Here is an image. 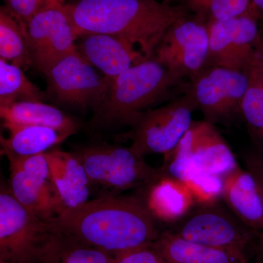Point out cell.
I'll return each instance as SVG.
<instances>
[{
  "label": "cell",
  "instance_id": "cell-21",
  "mask_svg": "<svg viewBox=\"0 0 263 263\" xmlns=\"http://www.w3.org/2000/svg\"><path fill=\"white\" fill-rule=\"evenodd\" d=\"M3 123L44 126L61 131L69 136L81 129V124L60 109L44 102L24 101L0 106Z\"/></svg>",
  "mask_w": 263,
  "mask_h": 263
},
{
  "label": "cell",
  "instance_id": "cell-15",
  "mask_svg": "<svg viewBox=\"0 0 263 263\" xmlns=\"http://www.w3.org/2000/svg\"><path fill=\"white\" fill-rule=\"evenodd\" d=\"M79 38L78 51L103 72L109 84L132 66L146 60L130 44L116 36L87 33Z\"/></svg>",
  "mask_w": 263,
  "mask_h": 263
},
{
  "label": "cell",
  "instance_id": "cell-10",
  "mask_svg": "<svg viewBox=\"0 0 263 263\" xmlns=\"http://www.w3.org/2000/svg\"><path fill=\"white\" fill-rule=\"evenodd\" d=\"M247 84L246 72L206 66L191 79L186 92L205 120L214 124L240 114Z\"/></svg>",
  "mask_w": 263,
  "mask_h": 263
},
{
  "label": "cell",
  "instance_id": "cell-11",
  "mask_svg": "<svg viewBox=\"0 0 263 263\" xmlns=\"http://www.w3.org/2000/svg\"><path fill=\"white\" fill-rule=\"evenodd\" d=\"M207 25L209 51L206 66L245 72L260 37L259 18L253 8L240 16L208 21Z\"/></svg>",
  "mask_w": 263,
  "mask_h": 263
},
{
  "label": "cell",
  "instance_id": "cell-20",
  "mask_svg": "<svg viewBox=\"0 0 263 263\" xmlns=\"http://www.w3.org/2000/svg\"><path fill=\"white\" fill-rule=\"evenodd\" d=\"M8 138L0 137L1 155L29 157L49 152L68 138V135L53 128L30 124L3 123Z\"/></svg>",
  "mask_w": 263,
  "mask_h": 263
},
{
  "label": "cell",
  "instance_id": "cell-7",
  "mask_svg": "<svg viewBox=\"0 0 263 263\" xmlns=\"http://www.w3.org/2000/svg\"><path fill=\"white\" fill-rule=\"evenodd\" d=\"M6 157L10 168L8 187L21 204L46 222L65 212L46 153Z\"/></svg>",
  "mask_w": 263,
  "mask_h": 263
},
{
  "label": "cell",
  "instance_id": "cell-30",
  "mask_svg": "<svg viewBox=\"0 0 263 263\" xmlns=\"http://www.w3.org/2000/svg\"><path fill=\"white\" fill-rule=\"evenodd\" d=\"M117 263H167L152 247L135 249L117 256Z\"/></svg>",
  "mask_w": 263,
  "mask_h": 263
},
{
  "label": "cell",
  "instance_id": "cell-36",
  "mask_svg": "<svg viewBox=\"0 0 263 263\" xmlns=\"http://www.w3.org/2000/svg\"><path fill=\"white\" fill-rule=\"evenodd\" d=\"M0 263H9V262H5V261L3 260V259H0Z\"/></svg>",
  "mask_w": 263,
  "mask_h": 263
},
{
  "label": "cell",
  "instance_id": "cell-8",
  "mask_svg": "<svg viewBox=\"0 0 263 263\" xmlns=\"http://www.w3.org/2000/svg\"><path fill=\"white\" fill-rule=\"evenodd\" d=\"M51 230L13 196L8 185L0 190V259L9 263H37L38 249Z\"/></svg>",
  "mask_w": 263,
  "mask_h": 263
},
{
  "label": "cell",
  "instance_id": "cell-9",
  "mask_svg": "<svg viewBox=\"0 0 263 263\" xmlns=\"http://www.w3.org/2000/svg\"><path fill=\"white\" fill-rule=\"evenodd\" d=\"M48 93L61 105L96 111L108 95L110 84L78 50L64 57L44 74Z\"/></svg>",
  "mask_w": 263,
  "mask_h": 263
},
{
  "label": "cell",
  "instance_id": "cell-22",
  "mask_svg": "<svg viewBox=\"0 0 263 263\" xmlns=\"http://www.w3.org/2000/svg\"><path fill=\"white\" fill-rule=\"evenodd\" d=\"M245 72L248 84L240 115L256 148L263 151V46L260 37Z\"/></svg>",
  "mask_w": 263,
  "mask_h": 263
},
{
  "label": "cell",
  "instance_id": "cell-28",
  "mask_svg": "<svg viewBox=\"0 0 263 263\" xmlns=\"http://www.w3.org/2000/svg\"><path fill=\"white\" fill-rule=\"evenodd\" d=\"M5 7L22 23L27 25L33 16L45 8L56 6L52 0H3Z\"/></svg>",
  "mask_w": 263,
  "mask_h": 263
},
{
  "label": "cell",
  "instance_id": "cell-35",
  "mask_svg": "<svg viewBox=\"0 0 263 263\" xmlns=\"http://www.w3.org/2000/svg\"><path fill=\"white\" fill-rule=\"evenodd\" d=\"M254 263H263V262H262V261L259 260V259L258 258H257V259H256L255 262H254Z\"/></svg>",
  "mask_w": 263,
  "mask_h": 263
},
{
  "label": "cell",
  "instance_id": "cell-19",
  "mask_svg": "<svg viewBox=\"0 0 263 263\" xmlns=\"http://www.w3.org/2000/svg\"><path fill=\"white\" fill-rule=\"evenodd\" d=\"M143 200L156 219L176 222L186 215L195 202L191 191L184 183L163 177L151 183Z\"/></svg>",
  "mask_w": 263,
  "mask_h": 263
},
{
  "label": "cell",
  "instance_id": "cell-24",
  "mask_svg": "<svg viewBox=\"0 0 263 263\" xmlns=\"http://www.w3.org/2000/svg\"><path fill=\"white\" fill-rule=\"evenodd\" d=\"M0 59L22 69L32 66L27 25L5 6L0 8Z\"/></svg>",
  "mask_w": 263,
  "mask_h": 263
},
{
  "label": "cell",
  "instance_id": "cell-17",
  "mask_svg": "<svg viewBox=\"0 0 263 263\" xmlns=\"http://www.w3.org/2000/svg\"><path fill=\"white\" fill-rule=\"evenodd\" d=\"M221 198L230 212L257 235L263 232V208L252 175L239 165L224 176Z\"/></svg>",
  "mask_w": 263,
  "mask_h": 263
},
{
  "label": "cell",
  "instance_id": "cell-6",
  "mask_svg": "<svg viewBox=\"0 0 263 263\" xmlns=\"http://www.w3.org/2000/svg\"><path fill=\"white\" fill-rule=\"evenodd\" d=\"M196 105L187 92L165 105L152 108L140 116L124 137L138 157L160 154L164 157L179 144L193 124Z\"/></svg>",
  "mask_w": 263,
  "mask_h": 263
},
{
  "label": "cell",
  "instance_id": "cell-5",
  "mask_svg": "<svg viewBox=\"0 0 263 263\" xmlns=\"http://www.w3.org/2000/svg\"><path fill=\"white\" fill-rule=\"evenodd\" d=\"M216 202L193 206L170 232L192 243L226 251L249 262L248 252L258 235Z\"/></svg>",
  "mask_w": 263,
  "mask_h": 263
},
{
  "label": "cell",
  "instance_id": "cell-3",
  "mask_svg": "<svg viewBox=\"0 0 263 263\" xmlns=\"http://www.w3.org/2000/svg\"><path fill=\"white\" fill-rule=\"evenodd\" d=\"M181 81L154 58L132 66L110 83L107 98L94 112L90 128L131 127L142 114L167 98Z\"/></svg>",
  "mask_w": 263,
  "mask_h": 263
},
{
  "label": "cell",
  "instance_id": "cell-33",
  "mask_svg": "<svg viewBox=\"0 0 263 263\" xmlns=\"http://www.w3.org/2000/svg\"><path fill=\"white\" fill-rule=\"evenodd\" d=\"M259 36L263 46V22H259Z\"/></svg>",
  "mask_w": 263,
  "mask_h": 263
},
{
  "label": "cell",
  "instance_id": "cell-29",
  "mask_svg": "<svg viewBox=\"0 0 263 263\" xmlns=\"http://www.w3.org/2000/svg\"><path fill=\"white\" fill-rule=\"evenodd\" d=\"M245 169L252 175L258 188L263 208V151L255 148L243 156Z\"/></svg>",
  "mask_w": 263,
  "mask_h": 263
},
{
  "label": "cell",
  "instance_id": "cell-37",
  "mask_svg": "<svg viewBox=\"0 0 263 263\" xmlns=\"http://www.w3.org/2000/svg\"><path fill=\"white\" fill-rule=\"evenodd\" d=\"M189 1V0H187V2Z\"/></svg>",
  "mask_w": 263,
  "mask_h": 263
},
{
  "label": "cell",
  "instance_id": "cell-13",
  "mask_svg": "<svg viewBox=\"0 0 263 263\" xmlns=\"http://www.w3.org/2000/svg\"><path fill=\"white\" fill-rule=\"evenodd\" d=\"M27 34L32 66L43 74L77 50L79 37L64 5L48 7L33 16Z\"/></svg>",
  "mask_w": 263,
  "mask_h": 263
},
{
  "label": "cell",
  "instance_id": "cell-23",
  "mask_svg": "<svg viewBox=\"0 0 263 263\" xmlns=\"http://www.w3.org/2000/svg\"><path fill=\"white\" fill-rule=\"evenodd\" d=\"M151 247L167 263H249L226 251L192 243L170 231L161 233Z\"/></svg>",
  "mask_w": 263,
  "mask_h": 263
},
{
  "label": "cell",
  "instance_id": "cell-32",
  "mask_svg": "<svg viewBox=\"0 0 263 263\" xmlns=\"http://www.w3.org/2000/svg\"><path fill=\"white\" fill-rule=\"evenodd\" d=\"M257 257L263 262V232L258 235L257 245H256Z\"/></svg>",
  "mask_w": 263,
  "mask_h": 263
},
{
  "label": "cell",
  "instance_id": "cell-27",
  "mask_svg": "<svg viewBox=\"0 0 263 263\" xmlns=\"http://www.w3.org/2000/svg\"><path fill=\"white\" fill-rule=\"evenodd\" d=\"M224 178L200 172L190 180L186 186L197 204L212 203L221 197Z\"/></svg>",
  "mask_w": 263,
  "mask_h": 263
},
{
  "label": "cell",
  "instance_id": "cell-1",
  "mask_svg": "<svg viewBox=\"0 0 263 263\" xmlns=\"http://www.w3.org/2000/svg\"><path fill=\"white\" fill-rule=\"evenodd\" d=\"M53 229L116 257L151 247L161 233L143 198L116 196L92 199L49 221Z\"/></svg>",
  "mask_w": 263,
  "mask_h": 263
},
{
  "label": "cell",
  "instance_id": "cell-31",
  "mask_svg": "<svg viewBox=\"0 0 263 263\" xmlns=\"http://www.w3.org/2000/svg\"><path fill=\"white\" fill-rule=\"evenodd\" d=\"M252 7L258 15L259 22H263V0H251Z\"/></svg>",
  "mask_w": 263,
  "mask_h": 263
},
{
  "label": "cell",
  "instance_id": "cell-25",
  "mask_svg": "<svg viewBox=\"0 0 263 263\" xmlns=\"http://www.w3.org/2000/svg\"><path fill=\"white\" fill-rule=\"evenodd\" d=\"M46 99V94L27 79L21 67L0 59V106Z\"/></svg>",
  "mask_w": 263,
  "mask_h": 263
},
{
  "label": "cell",
  "instance_id": "cell-4",
  "mask_svg": "<svg viewBox=\"0 0 263 263\" xmlns=\"http://www.w3.org/2000/svg\"><path fill=\"white\" fill-rule=\"evenodd\" d=\"M72 152L87 173L95 198L119 196L122 192L146 187L163 177L160 167L151 166L130 147L103 142L79 146Z\"/></svg>",
  "mask_w": 263,
  "mask_h": 263
},
{
  "label": "cell",
  "instance_id": "cell-34",
  "mask_svg": "<svg viewBox=\"0 0 263 263\" xmlns=\"http://www.w3.org/2000/svg\"><path fill=\"white\" fill-rule=\"evenodd\" d=\"M53 4L54 5H65V0H52Z\"/></svg>",
  "mask_w": 263,
  "mask_h": 263
},
{
  "label": "cell",
  "instance_id": "cell-12",
  "mask_svg": "<svg viewBox=\"0 0 263 263\" xmlns=\"http://www.w3.org/2000/svg\"><path fill=\"white\" fill-rule=\"evenodd\" d=\"M209 51L207 23L189 16L167 31L153 58L180 80L192 79L205 68Z\"/></svg>",
  "mask_w": 263,
  "mask_h": 263
},
{
  "label": "cell",
  "instance_id": "cell-26",
  "mask_svg": "<svg viewBox=\"0 0 263 263\" xmlns=\"http://www.w3.org/2000/svg\"><path fill=\"white\" fill-rule=\"evenodd\" d=\"M190 8L209 20L222 21L248 13L251 0H189Z\"/></svg>",
  "mask_w": 263,
  "mask_h": 263
},
{
  "label": "cell",
  "instance_id": "cell-16",
  "mask_svg": "<svg viewBox=\"0 0 263 263\" xmlns=\"http://www.w3.org/2000/svg\"><path fill=\"white\" fill-rule=\"evenodd\" d=\"M46 155L65 212L89 201L92 195L91 184L79 157L72 152L56 148L46 152Z\"/></svg>",
  "mask_w": 263,
  "mask_h": 263
},
{
  "label": "cell",
  "instance_id": "cell-2",
  "mask_svg": "<svg viewBox=\"0 0 263 263\" xmlns=\"http://www.w3.org/2000/svg\"><path fill=\"white\" fill-rule=\"evenodd\" d=\"M64 9L78 37L87 33L116 36L138 47L146 60L153 58L174 24L190 16L187 7L157 0H76Z\"/></svg>",
  "mask_w": 263,
  "mask_h": 263
},
{
  "label": "cell",
  "instance_id": "cell-18",
  "mask_svg": "<svg viewBox=\"0 0 263 263\" xmlns=\"http://www.w3.org/2000/svg\"><path fill=\"white\" fill-rule=\"evenodd\" d=\"M37 261V263H117V258L51 227L38 249Z\"/></svg>",
  "mask_w": 263,
  "mask_h": 263
},
{
  "label": "cell",
  "instance_id": "cell-14",
  "mask_svg": "<svg viewBox=\"0 0 263 263\" xmlns=\"http://www.w3.org/2000/svg\"><path fill=\"white\" fill-rule=\"evenodd\" d=\"M190 157L197 173L224 178L238 164L233 152L214 124L193 121L177 145Z\"/></svg>",
  "mask_w": 263,
  "mask_h": 263
}]
</instances>
